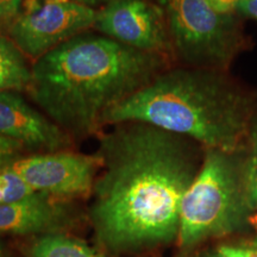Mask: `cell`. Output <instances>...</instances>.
<instances>
[{"instance_id": "obj_1", "label": "cell", "mask_w": 257, "mask_h": 257, "mask_svg": "<svg viewBox=\"0 0 257 257\" xmlns=\"http://www.w3.org/2000/svg\"><path fill=\"white\" fill-rule=\"evenodd\" d=\"M195 143L138 121L99 136L88 218L102 246L128 253L178 238L182 200L201 167Z\"/></svg>"}, {"instance_id": "obj_2", "label": "cell", "mask_w": 257, "mask_h": 257, "mask_svg": "<svg viewBox=\"0 0 257 257\" xmlns=\"http://www.w3.org/2000/svg\"><path fill=\"white\" fill-rule=\"evenodd\" d=\"M166 56L85 31L36 60L28 92L70 137L98 133L106 114L163 72Z\"/></svg>"}, {"instance_id": "obj_3", "label": "cell", "mask_w": 257, "mask_h": 257, "mask_svg": "<svg viewBox=\"0 0 257 257\" xmlns=\"http://www.w3.org/2000/svg\"><path fill=\"white\" fill-rule=\"evenodd\" d=\"M221 73L191 67L163 70L112 108L104 125L146 123L205 149L237 153L248 148L257 102Z\"/></svg>"}, {"instance_id": "obj_4", "label": "cell", "mask_w": 257, "mask_h": 257, "mask_svg": "<svg viewBox=\"0 0 257 257\" xmlns=\"http://www.w3.org/2000/svg\"><path fill=\"white\" fill-rule=\"evenodd\" d=\"M233 155L205 149L199 173L181 204L178 243L182 249L231 232L250 211L243 168Z\"/></svg>"}, {"instance_id": "obj_5", "label": "cell", "mask_w": 257, "mask_h": 257, "mask_svg": "<svg viewBox=\"0 0 257 257\" xmlns=\"http://www.w3.org/2000/svg\"><path fill=\"white\" fill-rule=\"evenodd\" d=\"M165 15L173 53L191 68L224 72L245 47L233 16H224L208 0H156Z\"/></svg>"}, {"instance_id": "obj_6", "label": "cell", "mask_w": 257, "mask_h": 257, "mask_svg": "<svg viewBox=\"0 0 257 257\" xmlns=\"http://www.w3.org/2000/svg\"><path fill=\"white\" fill-rule=\"evenodd\" d=\"M96 10L72 0H24L9 29L10 40L34 62L93 28Z\"/></svg>"}, {"instance_id": "obj_7", "label": "cell", "mask_w": 257, "mask_h": 257, "mask_svg": "<svg viewBox=\"0 0 257 257\" xmlns=\"http://www.w3.org/2000/svg\"><path fill=\"white\" fill-rule=\"evenodd\" d=\"M9 168L36 193L66 200L91 194L100 161L95 154L59 150L23 156Z\"/></svg>"}, {"instance_id": "obj_8", "label": "cell", "mask_w": 257, "mask_h": 257, "mask_svg": "<svg viewBox=\"0 0 257 257\" xmlns=\"http://www.w3.org/2000/svg\"><path fill=\"white\" fill-rule=\"evenodd\" d=\"M93 29L133 49L163 56L173 53L165 15L150 0H111L96 10Z\"/></svg>"}, {"instance_id": "obj_9", "label": "cell", "mask_w": 257, "mask_h": 257, "mask_svg": "<svg viewBox=\"0 0 257 257\" xmlns=\"http://www.w3.org/2000/svg\"><path fill=\"white\" fill-rule=\"evenodd\" d=\"M0 136L22 143L29 150L59 152L72 137L18 92H0Z\"/></svg>"}, {"instance_id": "obj_10", "label": "cell", "mask_w": 257, "mask_h": 257, "mask_svg": "<svg viewBox=\"0 0 257 257\" xmlns=\"http://www.w3.org/2000/svg\"><path fill=\"white\" fill-rule=\"evenodd\" d=\"M75 219V213L66 200L42 193L0 205V233L40 236L67 232Z\"/></svg>"}, {"instance_id": "obj_11", "label": "cell", "mask_w": 257, "mask_h": 257, "mask_svg": "<svg viewBox=\"0 0 257 257\" xmlns=\"http://www.w3.org/2000/svg\"><path fill=\"white\" fill-rule=\"evenodd\" d=\"M31 67L14 42L0 35V92H28Z\"/></svg>"}, {"instance_id": "obj_12", "label": "cell", "mask_w": 257, "mask_h": 257, "mask_svg": "<svg viewBox=\"0 0 257 257\" xmlns=\"http://www.w3.org/2000/svg\"><path fill=\"white\" fill-rule=\"evenodd\" d=\"M28 257H105L95 248L66 232L36 236L28 248Z\"/></svg>"}, {"instance_id": "obj_13", "label": "cell", "mask_w": 257, "mask_h": 257, "mask_svg": "<svg viewBox=\"0 0 257 257\" xmlns=\"http://www.w3.org/2000/svg\"><path fill=\"white\" fill-rule=\"evenodd\" d=\"M249 154L243 166L244 188L250 211L257 212V115L252 121L250 130Z\"/></svg>"}, {"instance_id": "obj_14", "label": "cell", "mask_w": 257, "mask_h": 257, "mask_svg": "<svg viewBox=\"0 0 257 257\" xmlns=\"http://www.w3.org/2000/svg\"><path fill=\"white\" fill-rule=\"evenodd\" d=\"M34 194L36 192L9 167L0 169V205L23 200Z\"/></svg>"}, {"instance_id": "obj_15", "label": "cell", "mask_w": 257, "mask_h": 257, "mask_svg": "<svg viewBox=\"0 0 257 257\" xmlns=\"http://www.w3.org/2000/svg\"><path fill=\"white\" fill-rule=\"evenodd\" d=\"M27 150L23 144L11 138L0 136V169L6 168L10 165L23 157Z\"/></svg>"}, {"instance_id": "obj_16", "label": "cell", "mask_w": 257, "mask_h": 257, "mask_svg": "<svg viewBox=\"0 0 257 257\" xmlns=\"http://www.w3.org/2000/svg\"><path fill=\"white\" fill-rule=\"evenodd\" d=\"M24 0H0V30H9L21 12Z\"/></svg>"}, {"instance_id": "obj_17", "label": "cell", "mask_w": 257, "mask_h": 257, "mask_svg": "<svg viewBox=\"0 0 257 257\" xmlns=\"http://www.w3.org/2000/svg\"><path fill=\"white\" fill-rule=\"evenodd\" d=\"M240 0H208L212 8L216 10L218 14L224 16H232Z\"/></svg>"}, {"instance_id": "obj_18", "label": "cell", "mask_w": 257, "mask_h": 257, "mask_svg": "<svg viewBox=\"0 0 257 257\" xmlns=\"http://www.w3.org/2000/svg\"><path fill=\"white\" fill-rule=\"evenodd\" d=\"M227 257H257V250L250 248H238V246L224 245L218 248Z\"/></svg>"}, {"instance_id": "obj_19", "label": "cell", "mask_w": 257, "mask_h": 257, "mask_svg": "<svg viewBox=\"0 0 257 257\" xmlns=\"http://www.w3.org/2000/svg\"><path fill=\"white\" fill-rule=\"evenodd\" d=\"M237 10L244 17L257 19V0H240Z\"/></svg>"}, {"instance_id": "obj_20", "label": "cell", "mask_w": 257, "mask_h": 257, "mask_svg": "<svg viewBox=\"0 0 257 257\" xmlns=\"http://www.w3.org/2000/svg\"><path fill=\"white\" fill-rule=\"evenodd\" d=\"M72 2H75V3H78V4H81V5H86V6H88V8L95 9V8H100V6L102 8V6L108 4L111 0H72Z\"/></svg>"}, {"instance_id": "obj_21", "label": "cell", "mask_w": 257, "mask_h": 257, "mask_svg": "<svg viewBox=\"0 0 257 257\" xmlns=\"http://www.w3.org/2000/svg\"><path fill=\"white\" fill-rule=\"evenodd\" d=\"M194 257H227V256L224 255V253L221 252L219 249H216V250H212V251L202 252V253H200V255H197Z\"/></svg>"}, {"instance_id": "obj_22", "label": "cell", "mask_w": 257, "mask_h": 257, "mask_svg": "<svg viewBox=\"0 0 257 257\" xmlns=\"http://www.w3.org/2000/svg\"><path fill=\"white\" fill-rule=\"evenodd\" d=\"M250 223L255 226V229H257V212H253L251 216H250Z\"/></svg>"}, {"instance_id": "obj_23", "label": "cell", "mask_w": 257, "mask_h": 257, "mask_svg": "<svg viewBox=\"0 0 257 257\" xmlns=\"http://www.w3.org/2000/svg\"><path fill=\"white\" fill-rule=\"evenodd\" d=\"M0 257H8V256H6L4 244H3L2 240H0Z\"/></svg>"}, {"instance_id": "obj_24", "label": "cell", "mask_w": 257, "mask_h": 257, "mask_svg": "<svg viewBox=\"0 0 257 257\" xmlns=\"http://www.w3.org/2000/svg\"><path fill=\"white\" fill-rule=\"evenodd\" d=\"M251 248H252V249H255V250H257V238H256V239H253V242L251 243Z\"/></svg>"}]
</instances>
